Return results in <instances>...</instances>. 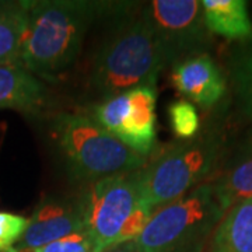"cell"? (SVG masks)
<instances>
[{
    "label": "cell",
    "mask_w": 252,
    "mask_h": 252,
    "mask_svg": "<svg viewBox=\"0 0 252 252\" xmlns=\"http://www.w3.org/2000/svg\"><path fill=\"white\" fill-rule=\"evenodd\" d=\"M11 252H14V250H13V251H11Z\"/></svg>",
    "instance_id": "603a6c76"
},
{
    "label": "cell",
    "mask_w": 252,
    "mask_h": 252,
    "mask_svg": "<svg viewBox=\"0 0 252 252\" xmlns=\"http://www.w3.org/2000/svg\"><path fill=\"white\" fill-rule=\"evenodd\" d=\"M83 231L80 199H48L30 217L27 230L14 250H34Z\"/></svg>",
    "instance_id": "9c48e42d"
},
{
    "label": "cell",
    "mask_w": 252,
    "mask_h": 252,
    "mask_svg": "<svg viewBox=\"0 0 252 252\" xmlns=\"http://www.w3.org/2000/svg\"><path fill=\"white\" fill-rule=\"evenodd\" d=\"M171 80L187 101L195 102L202 108L216 105L227 90L224 74L217 63L206 54L189 56L175 63Z\"/></svg>",
    "instance_id": "30bf717a"
},
{
    "label": "cell",
    "mask_w": 252,
    "mask_h": 252,
    "mask_svg": "<svg viewBox=\"0 0 252 252\" xmlns=\"http://www.w3.org/2000/svg\"><path fill=\"white\" fill-rule=\"evenodd\" d=\"M219 153L213 137L190 139L165 149L140 168L144 205L154 212L199 187L215 170Z\"/></svg>",
    "instance_id": "5b68a950"
},
{
    "label": "cell",
    "mask_w": 252,
    "mask_h": 252,
    "mask_svg": "<svg viewBox=\"0 0 252 252\" xmlns=\"http://www.w3.org/2000/svg\"><path fill=\"white\" fill-rule=\"evenodd\" d=\"M225 215L212 184L154 210L135 240L140 252H200Z\"/></svg>",
    "instance_id": "3957f363"
},
{
    "label": "cell",
    "mask_w": 252,
    "mask_h": 252,
    "mask_svg": "<svg viewBox=\"0 0 252 252\" xmlns=\"http://www.w3.org/2000/svg\"><path fill=\"white\" fill-rule=\"evenodd\" d=\"M54 135L70 175L87 184L136 171L147 162L86 115L61 114L55 119Z\"/></svg>",
    "instance_id": "277c9868"
},
{
    "label": "cell",
    "mask_w": 252,
    "mask_h": 252,
    "mask_svg": "<svg viewBox=\"0 0 252 252\" xmlns=\"http://www.w3.org/2000/svg\"><path fill=\"white\" fill-rule=\"evenodd\" d=\"M212 185L225 212L238 203L252 200V156L244 154Z\"/></svg>",
    "instance_id": "9a60e30c"
},
{
    "label": "cell",
    "mask_w": 252,
    "mask_h": 252,
    "mask_svg": "<svg viewBox=\"0 0 252 252\" xmlns=\"http://www.w3.org/2000/svg\"><path fill=\"white\" fill-rule=\"evenodd\" d=\"M207 252H252V200L225 212L210 238Z\"/></svg>",
    "instance_id": "4fadbf2b"
},
{
    "label": "cell",
    "mask_w": 252,
    "mask_h": 252,
    "mask_svg": "<svg viewBox=\"0 0 252 252\" xmlns=\"http://www.w3.org/2000/svg\"><path fill=\"white\" fill-rule=\"evenodd\" d=\"M105 252H140L139 251V248H137V245H136L135 241H127V243L124 244H119L117 247H114V248H111L108 251Z\"/></svg>",
    "instance_id": "ffe728a7"
},
{
    "label": "cell",
    "mask_w": 252,
    "mask_h": 252,
    "mask_svg": "<svg viewBox=\"0 0 252 252\" xmlns=\"http://www.w3.org/2000/svg\"><path fill=\"white\" fill-rule=\"evenodd\" d=\"M49 102L46 86L20 64L0 66V111L13 109L27 115L39 114Z\"/></svg>",
    "instance_id": "8fae6325"
},
{
    "label": "cell",
    "mask_w": 252,
    "mask_h": 252,
    "mask_svg": "<svg viewBox=\"0 0 252 252\" xmlns=\"http://www.w3.org/2000/svg\"><path fill=\"white\" fill-rule=\"evenodd\" d=\"M30 1H11L0 11V66L20 64Z\"/></svg>",
    "instance_id": "5bb4252c"
},
{
    "label": "cell",
    "mask_w": 252,
    "mask_h": 252,
    "mask_svg": "<svg viewBox=\"0 0 252 252\" xmlns=\"http://www.w3.org/2000/svg\"><path fill=\"white\" fill-rule=\"evenodd\" d=\"M142 17L160 38L175 62L206 44L207 28L199 0H153Z\"/></svg>",
    "instance_id": "ba28073f"
},
{
    "label": "cell",
    "mask_w": 252,
    "mask_h": 252,
    "mask_svg": "<svg viewBox=\"0 0 252 252\" xmlns=\"http://www.w3.org/2000/svg\"><path fill=\"white\" fill-rule=\"evenodd\" d=\"M30 219L10 213L0 212V252H11L14 245L20 243L27 230Z\"/></svg>",
    "instance_id": "ac0fdd59"
},
{
    "label": "cell",
    "mask_w": 252,
    "mask_h": 252,
    "mask_svg": "<svg viewBox=\"0 0 252 252\" xmlns=\"http://www.w3.org/2000/svg\"><path fill=\"white\" fill-rule=\"evenodd\" d=\"M244 154L247 156H252V129L248 133V137H247V143H245V152Z\"/></svg>",
    "instance_id": "44dd1931"
},
{
    "label": "cell",
    "mask_w": 252,
    "mask_h": 252,
    "mask_svg": "<svg viewBox=\"0 0 252 252\" xmlns=\"http://www.w3.org/2000/svg\"><path fill=\"white\" fill-rule=\"evenodd\" d=\"M34 252H93V245L87 234L74 233L67 235L62 240H58L51 244H46L44 247L34 248Z\"/></svg>",
    "instance_id": "d6986e66"
},
{
    "label": "cell",
    "mask_w": 252,
    "mask_h": 252,
    "mask_svg": "<svg viewBox=\"0 0 252 252\" xmlns=\"http://www.w3.org/2000/svg\"><path fill=\"white\" fill-rule=\"evenodd\" d=\"M10 4H11V1H0V11L4 9H7Z\"/></svg>",
    "instance_id": "7402d4cb"
},
{
    "label": "cell",
    "mask_w": 252,
    "mask_h": 252,
    "mask_svg": "<svg viewBox=\"0 0 252 252\" xmlns=\"http://www.w3.org/2000/svg\"><path fill=\"white\" fill-rule=\"evenodd\" d=\"M203 20L209 32L227 39L252 36V23L244 0H203Z\"/></svg>",
    "instance_id": "7c38bea8"
},
{
    "label": "cell",
    "mask_w": 252,
    "mask_h": 252,
    "mask_svg": "<svg viewBox=\"0 0 252 252\" xmlns=\"http://www.w3.org/2000/svg\"><path fill=\"white\" fill-rule=\"evenodd\" d=\"M172 62L168 49L140 16L124 24L95 56L91 86L107 98L139 86H156Z\"/></svg>",
    "instance_id": "7a4b0ae2"
},
{
    "label": "cell",
    "mask_w": 252,
    "mask_h": 252,
    "mask_svg": "<svg viewBox=\"0 0 252 252\" xmlns=\"http://www.w3.org/2000/svg\"><path fill=\"white\" fill-rule=\"evenodd\" d=\"M231 76L240 107L252 119V36L245 39L234 54Z\"/></svg>",
    "instance_id": "2e32d148"
},
{
    "label": "cell",
    "mask_w": 252,
    "mask_h": 252,
    "mask_svg": "<svg viewBox=\"0 0 252 252\" xmlns=\"http://www.w3.org/2000/svg\"><path fill=\"white\" fill-rule=\"evenodd\" d=\"M79 199L93 252L108 251L117 247L125 221L143 202L140 168L91 182Z\"/></svg>",
    "instance_id": "8992f818"
},
{
    "label": "cell",
    "mask_w": 252,
    "mask_h": 252,
    "mask_svg": "<svg viewBox=\"0 0 252 252\" xmlns=\"http://www.w3.org/2000/svg\"><path fill=\"white\" fill-rule=\"evenodd\" d=\"M168 121L174 135L182 140H190L199 132L200 121L196 107L187 99L175 101L168 107Z\"/></svg>",
    "instance_id": "e0dca14e"
},
{
    "label": "cell",
    "mask_w": 252,
    "mask_h": 252,
    "mask_svg": "<svg viewBox=\"0 0 252 252\" xmlns=\"http://www.w3.org/2000/svg\"><path fill=\"white\" fill-rule=\"evenodd\" d=\"M135 153L147 157L156 146V86H139L105 98L93 118Z\"/></svg>",
    "instance_id": "52a82bcc"
},
{
    "label": "cell",
    "mask_w": 252,
    "mask_h": 252,
    "mask_svg": "<svg viewBox=\"0 0 252 252\" xmlns=\"http://www.w3.org/2000/svg\"><path fill=\"white\" fill-rule=\"evenodd\" d=\"M98 3L76 0L30 1L21 48V66L35 76L66 70L80 52Z\"/></svg>",
    "instance_id": "6da1fadb"
}]
</instances>
